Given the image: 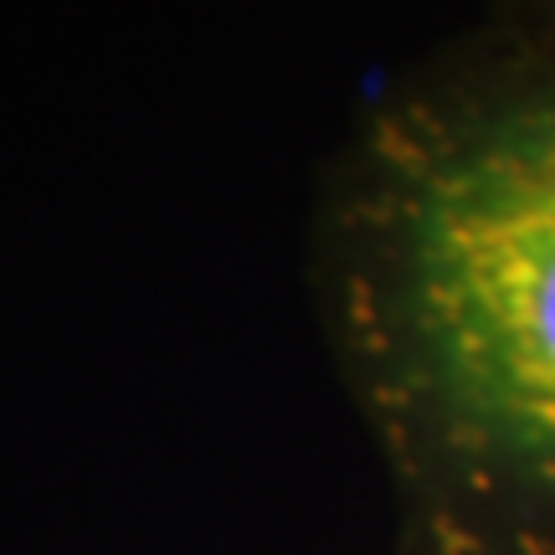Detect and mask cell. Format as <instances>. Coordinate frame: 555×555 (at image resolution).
<instances>
[{
	"label": "cell",
	"mask_w": 555,
	"mask_h": 555,
	"mask_svg": "<svg viewBox=\"0 0 555 555\" xmlns=\"http://www.w3.org/2000/svg\"><path fill=\"white\" fill-rule=\"evenodd\" d=\"M360 237V356L416 468L555 530V88L401 119Z\"/></svg>",
	"instance_id": "6da1fadb"
}]
</instances>
